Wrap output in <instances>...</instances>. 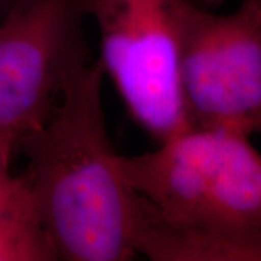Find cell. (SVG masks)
Returning <instances> with one entry per match:
<instances>
[{
	"mask_svg": "<svg viewBox=\"0 0 261 261\" xmlns=\"http://www.w3.org/2000/svg\"><path fill=\"white\" fill-rule=\"evenodd\" d=\"M0 137H8V135H0Z\"/></svg>",
	"mask_w": 261,
	"mask_h": 261,
	"instance_id": "cell-9",
	"label": "cell"
},
{
	"mask_svg": "<svg viewBox=\"0 0 261 261\" xmlns=\"http://www.w3.org/2000/svg\"><path fill=\"white\" fill-rule=\"evenodd\" d=\"M221 0H80L100 41L97 58L122 103L157 144L189 129L180 89L187 20Z\"/></svg>",
	"mask_w": 261,
	"mask_h": 261,
	"instance_id": "cell-3",
	"label": "cell"
},
{
	"mask_svg": "<svg viewBox=\"0 0 261 261\" xmlns=\"http://www.w3.org/2000/svg\"><path fill=\"white\" fill-rule=\"evenodd\" d=\"M12 3H13V0H0V15L8 9Z\"/></svg>",
	"mask_w": 261,
	"mask_h": 261,
	"instance_id": "cell-8",
	"label": "cell"
},
{
	"mask_svg": "<svg viewBox=\"0 0 261 261\" xmlns=\"http://www.w3.org/2000/svg\"><path fill=\"white\" fill-rule=\"evenodd\" d=\"M80 0H13L0 15V135L37 129L90 61Z\"/></svg>",
	"mask_w": 261,
	"mask_h": 261,
	"instance_id": "cell-5",
	"label": "cell"
},
{
	"mask_svg": "<svg viewBox=\"0 0 261 261\" xmlns=\"http://www.w3.org/2000/svg\"><path fill=\"white\" fill-rule=\"evenodd\" d=\"M180 89L189 128L261 135V0H241L229 13L192 12Z\"/></svg>",
	"mask_w": 261,
	"mask_h": 261,
	"instance_id": "cell-4",
	"label": "cell"
},
{
	"mask_svg": "<svg viewBox=\"0 0 261 261\" xmlns=\"http://www.w3.org/2000/svg\"><path fill=\"white\" fill-rule=\"evenodd\" d=\"M16 144L13 137H0V218L32 199L23 173L15 176L10 168Z\"/></svg>",
	"mask_w": 261,
	"mask_h": 261,
	"instance_id": "cell-7",
	"label": "cell"
},
{
	"mask_svg": "<svg viewBox=\"0 0 261 261\" xmlns=\"http://www.w3.org/2000/svg\"><path fill=\"white\" fill-rule=\"evenodd\" d=\"M135 192L132 244L154 261H261V152L251 137L189 128L121 155Z\"/></svg>",
	"mask_w": 261,
	"mask_h": 261,
	"instance_id": "cell-1",
	"label": "cell"
},
{
	"mask_svg": "<svg viewBox=\"0 0 261 261\" xmlns=\"http://www.w3.org/2000/svg\"><path fill=\"white\" fill-rule=\"evenodd\" d=\"M99 60L67 84L56 108L16 149L57 260H134L135 190L126 183L103 109Z\"/></svg>",
	"mask_w": 261,
	"mask_h": 261,
	"instance_id": "cell-2",
	"label": "cell"
},
{
	"mask_svg": "<svg viewBox=\"0 0 261 261\" xmlns=\"http://www.w3.org/2000/svg\"><path fill=\"white\" fill-rule=\"evenodd\" d=\"M54 248L34 199L0 218V261H53Z\"/></svg>",
	"mask_w": 261,
	"mask_h": 261,
	"instance_id": "cell-6",
	"label": "cell"
}]
</instances>
